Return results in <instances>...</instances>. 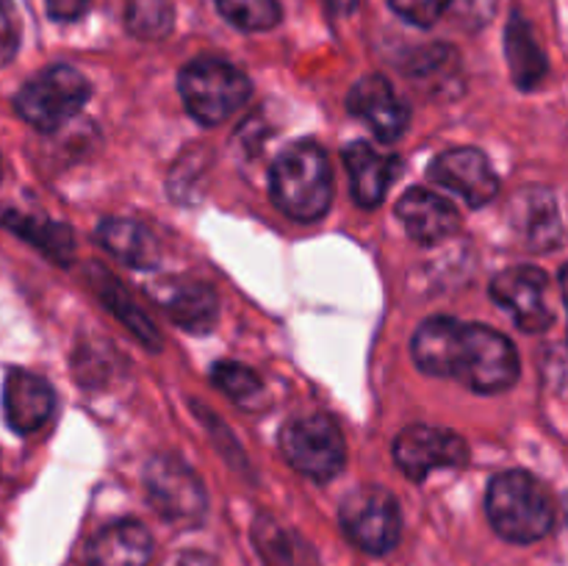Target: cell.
Instances as JSON below:
<instances>
[{"label": "cell", "mask_w": 568, "mask_h": 566, "mask_svg": "<svg viewBox=\"0 0 568 566\" xmlns=\"http://www.w3.org/2000/svg\"><path fill=\"white\" fill-rule=\"evenodd\" d=\"M87 277H89V286H92V292L100 297V303H103L105 309H109L111 314H114L116 320H120L122 325H125L128 331H131L133 336L144 344V347H150V350L161 347V336H159V331L153 327V322H150L148 316L136 309V305H133V300L128 297V292L122 289V283L116 281V277L111 275L105 266L89 264Z\"/></svg>", "instance_id": "cell-20"}, {"label": "cell", "mask_w": 568, "mask_h": 566, "mask_svg": "<svg viewBox=\"0 0 568 566\" xmlns=\"http://www.w3.org/2000/svg\"><path fill=\"white\" fill-rule=\"evenodd\" d=\"M488 522L514 544H532L555 525V505L544 483L525 469L499 472L486 494Z\"/></svg>", "instance_id": "cell-2"}, {"label": "cell", "mask_w": 568, "mask_h": 566, "mask_svg": "<svg viewBox=\"0 0 568 566\" xmlns=\"http://www.w3.org/2000/svg\"><path fill=\"white\" fill-rule=\"evenodd\" d=\"M216 9L239 31H270L283 17L277 0H216Z\"/></svg>", "instance_id": "cell-24"}, {"label": "cell", "mask_w": 568, "mask_h": 566, "mask_svg": "<svg viewBox=\"0 0 568 566\" xmlns=\"http://www.w3.org/2000/svg\"><path fill=\"white\" fill-rule=\"evenodd\" d=\"M547 275L538 266L519 264L508 266L491 281V297L510 320L527 333H541L552 325L555 314L547 300Z\"/></svg>", "instance_id": "cell-10"}, {"label": "cell", "mask_w": 568, "mask_h": 566, "mask_svg": "<svg viewBox=\"0 0 568 566\" xmlns=\"http://www.w3.org/2000/svg\"><path fill=\"white\" fill-rule=\"evenodd\" d=\"M430 181L464 198L471 209L491 203L499 192V178L491 161L477 148H455L430 161Z\"/></svg>", "instance_id": "cell-11"}, {"label": "cell", "mask_w": 568, "mask_h": 566, "mask_svg": "<svg viewBox=\"0 0 568 566\" xmlns=\"http://www.w3.org/2000/svg\"><path fill=\"white\" fill-rule=\"evenodd\" d=\"M153 538L136 519H122L103 527L83 553V566H148Z\"/></svg>", "instance_id": "cell-16"}, {"label": "cell", "mask_w": 568, "mask_h": 566, "mask_svg": "<svg viewBox=\"0 0 568 566\" xmlns=\"http://www.w3.org/2000/svg\"><path fill=\"white\" fill-rule=\"evenodd\" d=\"M566 519H568V497H566Z\"/></svg>", "instance_id": "cell-33"}, {"label": "cell", "mask_w": 568, "mask_h": 566, "mask_svg": "<svg viewBox=\"0 0 568 566\" xmlns=\"http://www.w3.org/2000/svg\"><path fill=\"white\" fill-rule=\"evenodd\" d=\"M98 242L133 270H153L161 261L159 239L136 220H103Z\"/></svg>", "instance_id": "cell-19"}, {"label": "cell", "mask_w": 568, "mask_h": 566, "mask_svg": "<svg viewBox=\"0 0 568 566\" xmlns=\"http://www.w3.org/2000/svg\"><path fill=\"white\" fill-rule=\"evenodd\" d=\"M283 458L311 481H331L347 464V444L336 422L325 414L297 416L281 431Z\"/></svg>", "instance_id": "cell-6"}, {"label": "cell", "mask_w": 568, "mask_h": 566, "mask_svg": "<svg viewBox=\"0 0 568 566\" xmlns=\"http://www.w3.org/2000/svg\"><path fill=\"white\" fill-rule=\"evenodd\" d=\"M514 225L532 250H549L560 239L558 205L547 189H525L514 205Z\"/></svg>", "instance_id": "cell-21"}, {"label": "cell", "mask_w": 568, "mask_h": 566, "mask_svg": "<svg viewBox=\"0 0 568 566\" xmlns=\"http://www.w3.org/2000/svg\"><path fill=\"white\" fill-rule=\"evenodd\" d=\"M505 55L510 64V78L519 89H536L547 75V55L536 42L530 22L514 11L505 28Z\"/></svg>", "instance_id": "cell-22"}, {"label": "cell", "mask_w": 568, "mask_h": 566, "mask_svg": "<svg viewBox=\"0 0 568 566\" xmlns=\"http://www.w3.org/2000/svg\"><path fill=\"white\" fill-rule=\"evenodd\" d=\"M270 192L277 209L300 222L320 220L333 200V172L316 142H297L277 155L270 172Z\"/></svg>", "instance_id": "cell-3"}, {"label": "cell", "mask_w": 568, "mask_h": 566, "mask_svg": "<svg viewBox=\"0 0 568 566\" xmlns=\"http://www.w3.org/2000/svg\"><path fill=\"white\" fill-rule=\"evenodd\" d=\"M560 292H564V300H566V309H568V264L560 270Z\"/></svg>", "instance_id": "cell-32"}, {"label": "cell", "mask_w": 568, "mask_h": 566, "mask_svg": "<svg viewBox=\"0 0 568 566\" xmlns=\"http://www.w3.org/2000/svg\"><path fill=\"white\" fill-rule=\"evenodd\" d=\"M44 3H48V14L53 17V20L72 22L78 20V17L87 14L92 0H44Z\"/></svg>", "instance_id": "cell-29"}, {"label": "cell", "mask_w": 568, "mask_h": 566, "mask_svg": "<svg viewBox=\"0 0 568 566\" xmlns=\"http://www.w3.org/2000/svg\"><path fill=\"white\" fill-rule=\"evenodd\" d=\"M211 381L233 400V403L244 405V408H253L255 400H261L264 394V383L255 375L250 366L236 364V361H220V364L211 370Z\"/></svg>", "instance_id": "cell-25"}, {"label": "cell", "mask_w": 568, "mask_h": 566, "mask_svg": "<svg viewBox=\"0 0 568 566\" xmlns=\"http://www.w3.org/2000/svg\"><path fill=\"white\" fill-rule=\"evenodd\" d=\"M20 48V20L11 0H0V67L9 64Z\"/></svg>", "instance_id": "cell-28"}, {"label": "cell", "mask_w": 568, "mask_h": 566, "mask_svg": "<svg viewBox=\"0 0 568 566\" xmlns=\"http://www.w3.org/2000/svg\"><path fill=\"white\" fill-rule=\"evenodd\" d=\"M186 111L203 125H220L247 103L250 78L222 59H194L178 75Z\"/></svg>", "instance_id": "cell-4"}, {"label": "cell", "mask_w": 568, "mask_h": 566, "mask_svg": "<svg viewBox=\"0 0 568 566\" xmlns=\"http://www.w3.org/2000/svg\"><path fill=\"white\" fill-rule=\"evenodd\" d=\"M410 353L425 375L455 377L471 392L497 394L519 381L514 342L477 322L430 316L416 327Z\"/></svg>", "instance_id": "cell-1"}, {"label": "cell", "mask_w": 568, "mask_h": 566, "mask_svg": "<svg viewBox=\"0 0 568 566\" xmlns=\"http://www.w3.org/2000/svg\"><path fill=\"white\" fill-rule=\"evenodd\" d=\"M55 394L44 377L28 370H9L3 381V414L14 433H33L50 420Z\"/></svg>", "instance_id": "cell-13"}, {"label": "cell", "mask_w": 568, "mask_h": 566, "mask_svg": "<svg viewBox=\"0 0 568 566\" xmlns=\"http://www.w3.org/2000/svg\"><path fill=\"white\" fill-rule=\"evenodd\" d=\"M153 300L178 327L189 333L211 331L220 316V300L209 283L161 281L159 286H153Z\"/></svg>", "instance_id": "cell-15"}, {"label": "cell", "mask_w": 568, "mask_h": 566, "mask_svg": "<svg viewBox=\"0 0 568 566\" xmlns=\"http://www.w3.org/2000/svg\"><path fill=\"white\" fill-rule=\"evenodd\" d=\"M255 544H258L264 566H305L297 544L266 516L255 522Z\"/></svg>", "instance_id": "cell-26"}, {"label": "cell", "mask_w": 568, "mask_h": 566, "mask_svg": "<svg viewBox=\"0 0 568 566\" xmlns=\"http://www.w3.org/2000/svg\"><path fill=\"white\" fill-rule=\"evenodd\" d=\"M397 216L408 236L419 244H438L458 233L460 216L447 198L427 189H408L397 200Z\"/></svg>", "instance_id": "cell-14"}, {"label": "cell", "mask_w": 568, "mask_h": 566, "mask_svg": "<svg viewBox=\"0 0 568 566\" xmlns=\"http://www.w3.org/2000/svg\"><path fill=\"white\" fill-rule=\"evenodd\" d=\"M347 109L349 114L366 122L381 142H397L410 120L408 105L399 100V94L394 92V87L383 75L361 78L349 89Z\"/></svg>", "instance_id": "cell-12"}, {"label": "cell", "mask_w": 568, "mask_h": 566, "mask_svg": "<svg viewBox=\"0 0 568 566\" xmlns=\"http://www.w3.org/2000/svg\"><path fill=\"white\" fill-rule=\"evenodd\" d=\"M175 566H220L209 553H197V549H189V553L178 555Z\"/></svg>", "instance_id": "cell-30"}, {"label": "cell", "mask_w": 568, "mask_h": 566, "mask_svg": "<svg viewBox=\"0 0 568 566\" xmlns=\"http://www.w3.org/2000/svg\"><path fill=\"white\" fill-rule=\"evenodd\" d=\"M394 461L405 477L422 483L433 469H453L469 461V444L447 427L410 425L394 438Z\"/></svg>", "instance_id": "cell-9"}, {"label": "cell", "mask_w": 568, "mask_h": 566, "mask_svg": "<svg viewBox=\"0 0 568 566\" xmlns=\"http://www.w3.org/2000/svg\"><path fill=\"white\" fill-rule=\"evenodd\" d=\"M453 0H388L394 14L403 17L405 22L416 28H430L442 20L444 11L449 9Z\"/></svg>", "instance_id": "cell-27"}, {"label": "cell", "mask_w": 568, "mask_h": 566, "mask_svg": "<svg viewBox=\"0 0 568 566\" xmlns=\"http://www.w3.org/2000/svg\"><path fill=\"white\" fill-rule=\"evenodd\" d=\"M342 527L364 553L386 555L397 547L403 516L392 492L381 486H358L342 503Z\"/></svg>", "instance_id": "cell-8"}, {"label": "cell", "mask_w": 568, "mask_h": 566, "mask_svg": "<svg viewBox=\"0 0 568 566\" xmlns=\"http://www.w3.org/2000/svg\"><path fill=\"white\" fill-rule=\"evenodd\" d=\"M125 26L136 39H164L175 26L172 0H128Z\"/></svg>", "instance_id": "cell-23"}, {"label": "cell", "mask_w": 568, "mask_h": 566, "mask_svg": "<svg viewBox=\"0 0 568 566\" xmlns=\"http://www.w3.org/2000/svg\"><path fill=\"white\" fill-rule=\"evenodd\" d=\"M344 164L349 172V189L361 209H375L383 203L394 175H397V159L372 150V144L353 142L344 148Z\"/></svg>", "instance_id": "cell-17"}, {"label": "cell", "mask_w": 568, "mask_h": 566, "mask_svg": "<svg viewBox=\"0 0 568 566\" xmlns=\"http://www.w3.org/2000/svg\"><path fill=\"white\" fill-rule=\"evenodd\" d=\"M92 87L75 67L55 64L17 92L14 109L37 131H55L87 105Z\"/></svg>", "instance_id": "cell-5"}, {"label": "cell", "mask_w": 568, "mask_h": 566, "mask_svg": "<svg viewBox=\"0 0 568 566\" xmlns=\"http://www.w3.org/2000/svg\"><path fill=\"white\" fill-rule=\"evenodd\" d=\"M0 228L26 239V242L33 244L39 253L48 255L53 264H70L72 255H75L72 231L64 222H53L48 220V216L22 214V211L3 209V205H0Z\"/></svg>", "instance_id": "cell-18"}, {"label": "cell", "mask_w": 568, "mask_h": 566, "mask_svg": "<svg viewBox=\"0 0 568 566\" xmlns=\"http://www.w3.org/2000/svg\"><path fill=\"white\" fill-rule=\"evenodd\" d=\"M327 6H331L333 14H353L355 0H327Z\"/></svg>", "instance_id": "cell-31"}, {"label": "cell", "mask_w": 568, "mask_h": 566, "mask_svg": "<svg viewBox=\"0 0 568 566\" xmlns=\"http://www.w3.org/2000/svg\"><path fill=\"white\" fill-rule=\"evenodd\" d=\"M150 505L172 525H200L209 511V494L200 477L175 455H155L144 466Z\"/></svg>", "instance_id": "cell-7"}]
</instances>
